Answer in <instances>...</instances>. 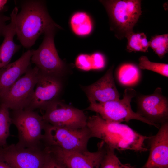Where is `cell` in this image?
I'll return each instance as SVG.
<instances>
[{
    "mask_svg": "<svg viewBox=\"0 0 168 168\" xmlns=\"http://www.w3.org/2000/svg\"><path fill=\"white\" fill-rule=\"evenodd\" d=\"M86 127L91 138L101 139L114 150H148L145 142L151 136L143 135L127 125L107 121L97 114L88 118Z\"/></svg>",
    "mask_w": 168,
    "mask_h": 168,
    "instance_id": "1",
    "label": "cell"
},
{
    "mask_svg": "<svg viewBox=\"0 0 168 168\" xmlns=\"http://www.w3.org/2000/svg\"><path fill=\"white\" fill-rule=\"evenodd\" d=\"M21 7L16 18V35L22 46L30 48L50 26L56 23L44 1H23Z\"/></svg>",
    "mask_w": 168,
    "mask_h": 168,
    "instance_id": "2",
    "label": "cell"
},
{
    "mask_svg": "<svg viewBox=\"0 0 168 168\" xmlns=\"http://www.w3.org/2000/svg\"><path fill=\"white\" fill-rule=\"evenodd\" d=\"M108 14L110 30L121 40L130 32L142 15L140 0H100Z\"/></svg>",
    "mask_w": 168,
    "mask_h": 168,
    "instance_id": "3",
    "label": "cell"
},
{
    "mask_svg": "<svg viewBox=\"0 0 168 168\" xmlns=\"http://www.w3.org/2000/svg\"><path fill=\"white\" fill-rule=\"evenodd\" d=\"M62 28L56 23L50 26L38 49H33L31 59V63L35 65L40 72L58 77L63 75L67 68L58 55L54 42L56 31Z\"/></svg>",
    "mask_w": 168,
    "mask_h": 168,
    "instance_id": "4",
    "label": "cell"
},
{
    "mask_svg": "<svg viewBox=\"0 0 168 168\" xmlns=\"http://www.w3.org/2000/svg\"><path fill=\"white\" fill-rule=\"evenodd\" d=\"M136 95L135 90L127 88L124 91L122 99L103 103L90 102L87 109L95 112L107 121L121 123L136 120L159 128L160 125L152 122L132 110L131 102L132 99Z\"/></svg>",
    "mask_w": 168,
    "mask_h": 168,
    "instance_id": "5",
    "label": "cell"
},
{
    "mask_svg": "<svg viewBox=\"0 0 168 168\" xmlns=\"http://www.w3.org/2000/svg\"><path fill=\"white\" fill-rule=\"evenodd\" d=\"M10 116L18 131L16 144L24 147H41L46 123L42 116L34 110L25 109L13 110Z\"/></svg>",
    "mask_w": 168,
    "mask_h": 168,
    "instance_id": "6",
    "label": "cell"
},
{
    "mask_svg": "<svg viewBox=\"0 0 168 168\" xmlns=\"http://www.w3.org/2000/svg\"><path fill=\"white\" fill-rule=\"evenodd\" d=\"M42 142L45 147H55L67 151H82L87 150L91 138L86 127L79 129L58 127L46 123Z\"/></svg>",
    "mask_w": 168,
    "mask_h": 168,
    "instance_id": "7",
    "label": "cell"
},
{
    "mask_svg": "<svg viewBox=\"0 0 168 168\" xmlns=\"http://www.w3.org/2000/svg\"><path fill=\"white\" fill-rule=\"evenodd\" d=\"M39 74L36 66L30 67L0 97V104L12 110L26 109L32 98Z\"/></svg>",
    "mask_w": 168,
    "mask_h": 168,
    "instance_id": "8",
    "label": "cell"
},
{
    "mask_svg": "<svg viewBox=\"0 0 168 168\" xmlns=\"http://www.w3.org/2000/svg\"><path fill=\"white\" fill-rule=\"evenodd\" d=\"M44 121L52 125L79 129L86 127L88 118L83 111L57 100L43 110Z\"/></svg>",
    "mask_w": 168,
    "mask_h": 168,
    "instance_id": "9",
    "label": "cell"
},
{
    "mask_svg": "<svg viewBox=\"0 0 168 168\" xmlns=\"http://www.w3.org/2000/svg\"><path fill=\"white\" fill-rule=\"evenodd\" d=\"M46 152L41 147H24L17 144L0 147V160L12 168H42Z\"/></svg>",
    "mask_w": 168,
    "mask_h": 168,
    "instance_id": "10",
    "label": "cell"
},
{
    "mask_svg": "<svg viewBox=\"0 0 168 168\" xmlns=\"http://www.w3.org/2000/svg\"><path fill=\"white\" fill-rule=\"evenodd\" d=\"M96 152L86 150L72 151L55 147H45L46 151L53 154L67 168H99L105 153L106 145L102 141Z\"/></svg>",
    "mask_w": 168,
    "mask_h": 168,
    "instance_id": "11",
    "label": "cell"
},
{
    "mask_svg": "<svg viewBox=\"0 0 168 168\" xmlns=\"http://www.w3.org/2000/svg\"><path fill=\"white\" fill-rule=\"evenodd\" d=\"M136 103V112L152 122L160 125L168 121V100L160 87L152 94L139 96Z\"/></svg>",
    "mask_w": 168,
    "mask_h": 168,
    "instance_id": "12",
    "label": "cell"
},
{
    "mask_svg": "<svg viewBox=\"0 0 168 168\" xmlns=\"http://www.w3.org/2000/svg\"><path fill=\"white\" fill-rule=\"evenodd\" d=\"M62 87V84L59 77L39 72L32 98L25 109L43 110L51 103L57 100Z\"/></svg>",
    "mask_w": 168,
    "mask_h": 168,
    "instance_id": "13",
    "label": "cell"
},
{
    "mask_svg": "<svg viewBox=\"0 0 168 168\" xmlns=\"http://www.w3.org/2000/svg\"><path fill=\"white\" fill-rule=\"evenodd\" d=\"M148 140L149 156L141 168H168V121L161 124L157 133Z\"/></svg>",
    "mask_w": 168,
    "mask_h": 168,
    "instance_id": "14",
    "label": "cell"
},
{
    "mask_svg": "<svg viewBox=\"0 0 168 168\" xmlns=\"http://www.w3.org/2000/svg\"><path fill=\"white\" fill-rule=\"evenodd\" d=\"M114 68L113 66L111 67L101 78L94 83L83 87L90 102L103 103L120 99L113 76Z\"/></svg>",
    "mask_w": 168,
    "mask_h": 168,
    "instance_id": "15",
    "label": "cell"
},
{
    "mask_svg": "<svg viewBox=\"0 0 168 168\" xmlns=\"http://www.w3.org/2000/svg\"><path fill=\"white\" fill-rule=\"evenodd\" d=\"M33 49L29 50L14 62L0 69V97L30 67Z\"/></svg>",
    "mask_w": 168,
    "mask_h": 168,
    "instance_id": "16",
    "label": "cell"
},
{
    "mask_svg": "<svg viewBox=\"0 0 168 168\" xmlns=\"http://www.w3.org/2000/svg\"><path fill=\"white\" fill-rule=\"evenodd\" d=\"M18 12V7H15L10 14V22L7 25L4 31V40L0 46V69L9 63L12 56L21 47L14 41L16 35V18Z\"/></svg>",
    "mask_w": 168,
    "mask_h": 168,
    "instance_id": "17",
    "label": "cell"
},
{
    "mask_svg": "<svg viewBox=\"0 0 168 168\" xmlns=\"http://www.w3.org/2000/svg\"><path fill=\"white\" fill-rule=\"evenodd\" d=\"M71 28L76 35L80 36H86L92 32L93 24L92 19L86 12H77L71 16L69 21Z\"/></svg>",
    "mask_w": 168,
    "mask_h": 168,
    "instance_id": "18",
    "label": "cell"
},
{
    "mask_svg": "<svg viewBox=\"0 0 168 168\" xmlns=\"http://www.w3.org/2000/svg\"><path fill=\"white\" fill-rule=\"evenodd\" d=\"M141 76L138 66L129 63H124L118 68L116 76L119 83L125 87H132L139 82Z\"/></svg>",
    "mask_w": 168,
    "mask_h": 168,
    "instance_id": "19",
    "label": "cell"
},
{
    "mask_svg": "<svg viewBox=\"0 0 168 168\" xmlns=\"http://www.w3.org/2000/svg\"><path fill=\"white\" fill-rule=\"evenodd\" d=\"M127 39L126 50L129 52H148V41L144 33H135L133 31L126 36Z\"/></svg>",
    "mask_w": 168,
    "mask_h": 168,
    "instance_id": "20",
    "label": "cell"
},
{
    "mask_svg": "<svg viewBox=\"0 0 168 168\" xmlns=\"http://www.w3.org/2000/svg\"><path fill=\"white\" fill-rule=\"evenodd\" d=\"M9 109L0 104V147L6 146L10 135V128L12 123Z\"/></svg>",
    "mask_w": 168,
    "mask_h": 168,
    "instance_id": "21",
    "label": "cell"
},
{
    "mask_svg": "<svg viewBox=\"0 0 168 168\" xmlns=\"http://www.w3.org/2000/svg\"><path fill=\"white\" fill-rule=\"evenodd\" d=\"M99 168H134L130 164L122 163L116 156L114 150L106 144L105 151Z\"/></svg>",
    "mask_w": 168,
    "mask_h": 168,
    "instance_id": "22",
    "label": "cell"
},
{
    "mask_svg": "<svg viewBox=\"0 0 168 168\" xmlns=\"http://www.w3.org/2000/svg\"><path fill=\"white\" fill-rule=\"evenodd\" d=\"M148 44L149 47L160 59H162L168 52V34L152 36Z\"/></svg>",
    "mask_w": 168,
    "mask_h": 168,
    "instance_id": "23",
    "label": "cell"
},
{
    "mask_svg": "<svg viewBox=\"0 0 168 168\" xmlns=\"http://www.w3.org/2000/svg\"><path fill=\"white\" fill-rule=\"evenodd\" d=\"M138 67L140 69L150 70L168 77L167 64L151 62L146 56H142L139 57Z\"/></svg>",
    "mask_w": 168,
    "mask_h": 168,
    "instance_id": "24",
    "label": "cell"
},
{
    "mask_svg": "<svg viewBox=\"0 0 168 168\" xmlns=\"http://www.w3.org/2000/svg\"><path fill=\"white\" fill-rule=\"evenodd\" d=\"M76 66L82 70L88 71L92 69L91 55L86 54L79 55L75 60Z\"/></svg>",
    "mask_w": 168,
    "mask_h": 168,
    "instance_id": "25",
    "label": "cell"
},
{
    "mask_svg": "<svg viewBox=\"0 0 168 168\" xmlns=\"http://www.w3.org/2000/svg\"><path fill=\"white\" fill-rule=\"evenodd\" d=\"M45 151L46 155L42 168H67L53 154Z\"/></svg>",
    "mask_w": 168,
    "mask_h": 168,
    "instance_id": "26",
    "label": "cell"
},
{
    "mask_svg": "<svg viewBox=\"0 0 168 168\" xmlns=\"http://www.w3.org/2000/svg\"><path fill=\"white\" fill-rule=\"evenodd\" d=\"M90 55L92 62V70H99L105 67L106 64V59L103 54L99 52H96Z\"/></svg>",
    "mask_w": 168,
    "mask_h": 168,
    "instance_id": "27",
    "label": "cell"
},
{
    "mask_svg": "<svg viewBox=\"0 0 168 168\" xmlns=\"http://www.w3.org/2000/svg\"><path fill=\"white\" fill-rule=\"evenodd\" d=\"M10 20V17L0 13V37L3 36L4 31L7 25L6 22Z\"/></svg>",
    "mask_w": 168,
    "mask_h": 168,
    "instance_id": "28",
    "label": "cell"
},
{
    "mask_svg": "<svg viewBox=\"0 0 168 168\" xmlns=\"http://www.w3.org/2000/svg\"><path fill=\"white\" fill-rule=\"evenodd\" d=\"M8 2L7 0H0V13H3L7 10L6 4Z\"/></svg>",
    "mask_w": 168,
    "mask_h": 168,
    "instance_id": "29",
    "label": "cell"
},
{
    "mask_svg": "<svg viewBox=\"0 0 168 168\" xmlns=\"http://www.w3.org/2000/svg\"><path fill=\"white\" fill-rule=\"evenodd\" d=\"M0 168H12L8 164L0 160Z\"/></svg>",
    "mask_w": 168,
    "mask_h": 168,
    "instance_id": "30",
    "label": "cell"
}]
</instances>
